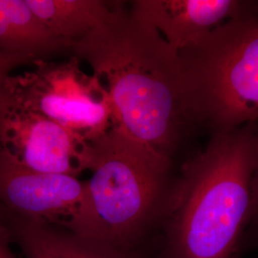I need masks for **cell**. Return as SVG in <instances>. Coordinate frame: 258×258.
Returning a JSON list of instances; mask_svg holds the SVG:
<instances>
[{
  "label": "cell",
  "mask_w": 258,
  "mask_h": 258,
  "mask_svg": "<svg viewBox=\"0 0 258 258\" xmlns=\"http://www.w3.org/2000/svg\"><path fill=\"white\" fill-rule=\"evenodd\" d=\"M71 54L106 87L112 126L173 161L196 126L179 56L120 2L110 21L76 43Z\"/></svg>",
  "instance_id": "obj_1"
},
{
  "label": "cell",
  "mask_w": 258,
  "mask_h": 258,
  "mask_svg": "<svg viewBox=\"0 0 258 258\" xmlns=\"http://www.w3.org/2000/svg\"><path fill=\"white\" fill-rule=\"evenodd\" d=\"M253 124L212 135L181 167L162 223L164 258H231L249 223Z\"/></svg>",
  "instance_id": "obj_2"
},
{
  "label": "cell",
  "mask_w": 258,
  "mask_h": 258,
  "mask_svg": "<svg viewBox=\"0 0 258 258\" xmlns=\"http://www.w3.org/2000/svg\"><path fill=\"white\" fill-rule=\"evenodd\" d=\"M84 164L91 177L69 230L126 250L162 221L175 181L173 161L111 127L88 143Z\"/></svg>",
  "instance_id": "obj_3"
},
{
  "label": "cell",
  "mask_w": 258,
  "mask_h": 258,
  "mask_svg": "<svg viewBox=\"0 0 258 258\" xmlns=\"http://www.w3.org/2000/svg\"><path fill=\"white\" fill-rule=\"evenodd\" d=\"M178 56L196 127L212 136L257 121V4Z\"/></svg>",
  "instance_id": "obj_4"
},
{
  "label": "cell",
  "mask_w": 258,
  "mask_h": 258,
  "mask_svg": "<svg viewBox=\"0 0 258 258\" xmlns=\"http://www.w3.org/2000/svg\"><path fill=\"white\" fill-rule=\"evenodd\" d=\"M33 66L8 78L2 93L6 102L46 117L85 144L111 128L106 87L97 76L83 71L78 57L42 60Z\"/></svg>",
  "instance_id": "obj_5"
},
{
  "label": "cell",
  "mask_w": 258,
  "mask_h": 258,
  "mask_svg": "<svg viewBox=\"0 0 258 258\" xmlns=\"http://www.w3.org/2000/svg\"><path fill=\"white\" fill-rule=\"evenodd\" d=\"M88 144L35 112L0 101V147L32 170L78 177Z\"/></svg>",
  "instance_id": "obj_6"
},
{
  "label": "cell",
  "mask_w": 258,
  "mask_h": 258,
  "mask_svg": "<svg viewBox=\"0 0 258 258\" xmlns=\"http://www.w3.org/2000/svg\"><path fill=\"white\" fill-rule=\"evenodd\" d=\"M84 181L22 166L0 147V206L19 216L70 229L81 209Z\"/></svg>",
  "instance_id": "obj_7"
},
{
  "label": "cell",
  "mask_w": 258,
  "mask_h": 258,
  "mask_svg": "<svg viewBox=\"0 0 258 258\" xmlns=\"http://www.w3.org/2000/svg\"><path fill=\"white\" fill-rule=\"evenodd\" d=\"M251 4L239 0H136L129 10L179 55Z\"/></svg>",
  "instance_id": "obj_8"
},
{
  "label": "cell",
  "mask_w": 258,
  "mask_h": 258,
  "mask_svg": "<svg viewBox=\"0 0 258 258\" xmlns=\"http://www.w3.org/2000/svg\"><path fill=\"white\" fill-rule=\"evenodd\" d=\"M0 221L26 258H126V250L0 206Z\"/></svg>",
  "instance_id": "obj_9"
},
{
  "label": "cell",
  "mask_w": 258,
  "mask_h": 258,
  "mask_svg": "<svg viewBox=\"0 0 258 258\" xmlns=\"http://www.w3.org/2000/svg\"><path fill=\"white\" fill-rule=\"evenodd\" d=\"M0 50L26 55L35 63L71 53L38 19L26 0H0Z\"/></svg>",
  "instance_id": "obj_10"
},
{
  "label": "cell",
  "mask_w": 258,
  "mask_h": 258,
  "mask_svg": "<svg viewBox=\"0 0 258 258\" xmlns=\"http://www.w3.org/2000/svg\"><path fill=\"white\" fill-rule=\"evenodd\" d=\"M26 3L47 29L71 49L110 21L120 4L103 0H26Z\"/></svg>",
  "instance_id": "obj_11"
},
{
  "label": "cell",
  "mask_w": 258,
  "mask_h": 258,
  "mask_svg": "<svg viewBox=\"0 0 258 258\" xmlns=\"http://www.w3.org/2000/svg\"><path fill=\"white\" fill-rule=\"evenodd\" d=\"M28 64H35V61L26 55L12 54L0 50V101L4 85L13 71L20 66Z\"/></svg>",
  "instance_id": "obj_12"
},
{
  "label": "cell",
  "mask_w": 258,
  "mask_h": 258,
  "mask_svg": "<svg viewBox=\"0 0 258 258\" xmlns=\"http://www.w3.org/2000/svg\"><path fill=\"white\" fill-rule=\"evenodd\" d=\"M253 124V139H254V166L251 181V203L249 222L258 226V120Z\"/></svg>",
  "instance_id": "obj_13"
},
{
  "label": "cell",
  "mask_w": 258,
  "mask_h": 258,
  "mask_svg": "<svg viewBox=\"0 0 258 258\" xmlns=\"http://www.w3.org/2000/svg\"><path fill=\"white\" fill-rule=\"evenodd\" d=\"M12 243L9 232L0 221V258H18L12 250Z\"/></svg>",
  "instance_id": "obj_14"
}]
</instances>
